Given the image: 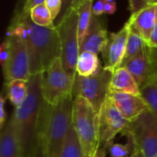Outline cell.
<instances>
[{
  "label": "cell",
  "mask_w": 157,
  "mask_h": 157,
  "mask_svg": "<svg viewBox=\"0 0 157 157\" xmlns=\"http://www.w3.org/2000/svg\"><path fill=\"white\" fill-rule=\"evenodd\" d=\"M6 36H16L25 41L31 75L45 72L54 60L61 57L56 26H39L31 20L29 14L17 13L6 30Z\"/></svg>",
  "instance_id": "obj_1"
},
{
  "label": "cell",
  "mask_w": 157,
  "mask_h": 157,
  "mask_svg": "<svg viewBox=\"0 0 157 157\" xmlns=\"http://www.w3.org/2000/svg\"><path fill=\"white\" fill-rule=\"evenodd\" d=\"M42 73L31 75L29 79V95L26 101L15 108L11 117L15 122L24 157H39L41 150L39 132L44 99L41 91Z\"/></svg>",
  "instance_id": "obj_2"
},
{
  "label": "cell",
  "mask_w": 157,
  "mask_h": 157,
  "mask_svg": "<svg viewBox=\"0 0 157 157\" xmlns=\"http://www.w3.org/2000/svg\"><path fill=\"white\" fill-rule=\"evenodd\" d=\"M74 97L56 105L45 101L42 106L39 142L40 150L48 157H59L73 119Z\"/></svg>",
  "instance_id": "obj_3"
},
{
  "label": "cell",
  "mask_w": 157,
  "mask_h": 157,
  "mask_svg": "<svg viewBox=\"0 0 157 157\" xmlns=\"http://www.w3.org/2000/svg\"><path fill=\"white\" fill-rule=\"evenodd\" d=\"M72 125L79 140L83 157H95L101 147L99 114L82 97L74 98Z\"/></svg>",
  "instance_id": "obj_4"
},
{
  "label": "cell",
  "mask_w": 157,
  "mask_h": 157,
  "mask_svg": "<svg viewBox=\"0 0 157 157\" xmlns=\"http://www.w3.org/2000/svg\"><path fill=\"white\" fill-rule=\"evenodd\" d=\"M61 44V61L64 70L72 76L76 75V64L80 54L78 40V10L71 9L55 25Z\"/></svg>",
  "instance_id": "obj_5"
},
{
  "label": "cell",
  "mask_w": 157,
  "mask_h": 157,
  "mask_svg": "<svg viewBox=\"0 0 157 157\" xmlns=\"http://www.w3.org/2000/svg\"><path fill=\"white\" fill-rule=\"evenodd\" d=\"M113 72L104 67L91 76H80L77 74L75 75L73 97H82L86 98L99 114L101 108L109 95L110 82Z\"/></svg>",
  "instance_id": "obj_6"
},
{
  "label": "cell",
  "mask_w": 157,
  "mask_h": 157,
  "mask_svg": "<svg viewBox=\"0 0 157 157\" xmlns=\"http://www.w3.org/2000/svg\"><path fill=\"white\" fill-rule=\"evenodd\" d=\"M121 134L131 138L144 157H157V119L150 109L130 121Z\"/></svg>",
  "instance_id": "obj_7"
},
{
  "label": "cell",
  "mask_w": 157,
  "mask_h": 157,
  "mask_svg": "<svg viewBox=\"0 0 157 157\" xmlns=\"http://www.w3.org/2000/svg\"><path fill=\"white\" fill-rule=\"evenodd\" d=\"M75 77L63 68L61 58H57L51 66L42 73L41 91L44 101L49 105H56L73 97Z\"/></svg>",
  "instance_id": "obj_8"
},
{
  "label": "cell",
  "mask_w": 157,
  "mask_h": 157,
  "mask_svg": "<svg viewBox=\"0 0 157 157\" xmlns=\"http://www.w3.org/2000/svg\"><path fill=\"white\" fill-rule=\"evenodd\" d=\"M129 122L109 97H108L99 112V140L101 147L108 149L114 144L116 136L125 130Z\"/></svg>",
  "instance_id": "obj_9"
},
{
  "label": "cell",
  "mask_w": 157,
  "mask_h": 157,
  "mask_svg": "<svg viewBox=\"0 0 157 157\" xmlns=\"http://www.w3.org/2000/svg\"><path fill=\"white\" fill-rule=\"evenodd\" d=\"M10 41V57L6 69L3 71L5 83L16 79L29 81L30 78L29 56L27 45L23 40L16 36H6Z\"/></svg>",
  "instance_id": "obj_10"
},
{
  "label": "cell",
  "mask_w": 157,
  "mask_h": 157,
  "mask_svg": "<svg viewBox=\"0 0 157 157\" xmlns=\"http://www.w3.org/2000/svg\"><path fill=\"white\" fill-rule=\"evenodd\" d=\"M130 25L127 22L118 32L110 33L109 41L102 52L104 58V68L114 72L121 66L130 34Z\"/></svg>",
  "instance_id": "obj_11"
},
{
  "label": "cell",
  "mask_w": 157,
  "mask_h": 157,
  "mask_svg": "<svg viewBox=\"0 0 157 157\" xmlns=\"http://www.w3.org/2000/svg\"><path fill=\"white\" fill-rule=\"evenodd\" d=\"M109 97L129 121L137 119L144 111L149 109L142 95L136 96L127 93L109 92Z\"/></svg>",
  "instance_id": "obj_12"
},
{
  "label": "cell",
  "mask_w": 157,
  "mask_h": 157,
  "mask_svg": "<svg viewBox=\"0 0 157 157\" xmlns=\"http://www.w3.org/2000/svg\"><path fill=\"white\" fill-rule=\"evenodd\" d=\"M109 41L108 31L104 23L98 17L94 16L86 35L80 43L81 52H91L96 54L102 53Z\"/></svg>",
  "instance_id": "obj_13"
},
{
  "label": "cell",
  "mask_w": 157,
  "mask_h": 157,
  "mask_svg": "<svg viewBox=\"0 0 157 157\" xmlns=\"http://www.w3.org/2000/svg\"><path fill=\"white\" fill-rule=\"evenodd\" d=\"M156 21L157 5H149L141 11L131 15L128 23L131 30L140 35L146 42H148Z\"/></svg>",
  "instance_id": "obj_14"
},
{
  "label": "cell",
  "mask_w": 157,
  "mask_h": 157,
  "mask_svg": "<svg viewBox=\"0 0 157 157\" xmlns=\"http://www.w3.org/2000/svg\"><path fill=\"white\" fill-rule=\"evenodd\" d=\"M122 67H125L132 74L140 88L149 81L154 75V70L150 57V47L148 44L141 53L130 60Z\"/></svg>",
  "instance_id": "obj_15"
},
{
  "label": "cell",
  "mask_w": 157,
  "mask_h": 157,
  "mask_svg": "<svg viewBox=\"0 0 157 157\" xmlns=\"http://www.w3.org/2000/svg\"><path fill=\"white\" fill-rule=\"evenodd\" d=\"M0 157H24L18 133L11 116L1 130Z\"/></svg>",
  "instance_id": "obj_16"
},
{
  "label": "cell",
  "mask_w": 157,
  "mask_h": 157,
  "mask_svg": "<svg viewBox=\"0 0 157 157\" xmlns=\"http://www.w3.org/2000/svg\"><path fill=\"white\" fill-rule=\"evenodd\" d=\"M110 92L141 96V88L139 85L125 67H120L113 72L110 82Z\"/></svg>",
  "instance_id": "obj_17"
},
{
  "label": "cell",
  "mask_w": 157,
  "mask_h": 157,
  "mask_svg": "<svg viewBox=\"0 0 157 157\" xmlns=\"http://www.w3.org/2000/svg\"><path fill=\"white\" fill-rule=\"evenodd\" d=\"M98 54L91 52H81L76 64V74L80 76H91L101 70Z\"/></svg>",
  "instance_id": "obj_18"
},
{
  "label": "cell",
  "mask_w": 157,
  "mask_h": 157,
  "mask_svg": "<svg viewBox=\"0 0 157 157\" xmlns=\"http://www.w3.org/2000/svg\"><path fill=\"white\" fill-rule=\"evenodd\" d=\"M6 98L15 108L20 107L27 99L29 95V81L16 79L5 83Z\"/></svg>",
  "instance_id": "obj_19"
},
{
  "label": "cell",
  "mask_w": 157,
  "mask_h": 157,
  "mask_svg": "<svg viewBox=\"0 0 157 157\" xmlns=\"http://www.w3.org/2000/svg\"><path fill=\"white\" fill-rule=\"evenodd\" d=\"M93 0H84L78 8V40L79 44L86 35L93 17Z\"/></svg>",
  "instance_id": "obj_20"
},
{
  "label": "cell",
  "mask_w": 157,
  "mask_h": 157,
  "mask_svg": "<svg viewBox=\"0 0 157 157\" xmlns=\"http://www.w3.org/2000/svg\"><path fill=\"white\" fill-rule=\"evenodd\" d=\"M146 46L147 42L140 35H138L132 30H130V34L127 40L126 52L121 67H122L126 63H128L130 60H132L139 53H141Z\"/></svg>",
  "instance_id": "obj_21"
},
{
  "label": "cell",
  "mask_w": 157,
  "mask_h": 157,
  "mask_svg": "<svg viewBox=\"0 0 157 157\" xmlns=\"http://www.w3.org/2000/svg\"><path fill=\"white\" fill-rule=\"evenodd\" d=\"M141 95L146 101L149 109L157 119V76L153 75L141 87Z\"/></svg>",
  "instance_id": "obj_22"
},
{
  "label": "cell",
  "mask_w": 157,
  "mask_h": 157,
  "mask_svg": "<svg viewBox=\"0 0 157 157\" xmlns=\"http://www.w3.org/2000/svg\"><path fill=\"white\" fill-rule=\"evenodd\" d=\"M59 157H83L79 140L73 125L70 128Z\"/></svg>",
  "instance_id": "obj_23"
},
{
  "label": "cell",
  "mask_w": 157,
  "mask_h": 157,
  "mask_svg": "<svg viewBox=\"0 0 157 157\" xmlns=\"http://www.w3.org/2000/svg\"><path fill=\"white\" fill-rule=\"evenodd\" d=\"M29 16L31 20L39 26H42V27L54 26L53 24L54 20L51 15V12L49 11V9L47 8L44 3L31 8V10L29 11Z\"/></svg>",
  "instance_id": "obj_24"
},
{
  "label": "cell",
  "mask_w": 157,
  "mask_h": 157,
  "mask_svg": "<svg viewBox=\"0 0 157 157\" xmlns=\"http://www.w3.org/2000/svg\"><path fill=\"white\" fill-rule=\"evenodd\" d=\"M128 142L126 144L114 143L109 148V157H130L134 151V144L131 138H127Z\"/></svg>",
  "instance_id": "obj_25"
},
{
  "label": "cell",
  "mask_w": 157,
  "mask_h": 157,
  "mask_svg": "<svg viewBox=\"0 0 157 157\" xmlns=\"http://www.w3.org/2000/svg\"><path fill=\"white\" fill-rule=\"evenodd\" d=\"M10 52H11L10 41L6 37V40L1 43V46H0V63H1L3 71L6 69V64L8 63L9 57H10Z\"/></svg>",
  "instance_id": "obj_26"
},
{
  "label": "cell",
  "mask_w": 157,
  "mask_h": 157,
  "mask_svg": "<svg viewBox=\"0 0 157 157\" xmlns=\"http://www.w3.org/2000/svg\"><path fill=\"white\" fill-rule=\"evenodd\" d=\"M44 4L51 12L53 20H55L62 10V0H45Z\"/></svg>",
  "instance_id": "obj_27"
},
{
  "label": "cell",
  "mask_w": 157,
  "mask_h": 157,
  "mask_svg": "<svg viewBox=\"0 0 157 157\" xmlns=\"http://www.w3.org/2000/svg\"><path fill=\"white\" fill-rule=\"evenodd\" d=\"M150 5V0H129V9L132 14H135Z\"/></svg>",
  "instance_id": "obj_28"
},
{
  "label": "cell",
  "mask_w": 157,
  "mask_h": 157,
  "mask_svg": "<svg viewBox=\"0 0 157 157\" xmlns=\"http://www.w3.org/2000/svg\"><path fill=\"white\" fill-rule=\"evenodd\" d=\"M6 96L1 95L0 97V130H3L6 123L7 122V114L6 110Z\"/></svg>",
  "instance_id": "obj_29"
},
{
  "label": "cell",
  "mask_w": 157,
  "mask_h": 157,
  "mask_svg": "<svg viewBox=\"0 0 157 157\" xmlns=\"http://www.w3.org/2000/svg\"><path fill=\"white\" fill-rule=\"evenodd\" d=\"M45 0H25L20 12L23 14H29V11L31 10V8H33L34 6L38 5L43 4Z\"/></svg>",
  "instance_id": "obj_30"
},
{
  "label": "cell",
  "mask_w": 157,
  "mask_h": 157,
  "mask_svg": "<svg viewBox=\"0 0 157 157\" xmlns=\"http://www.w3.org/2000/svg\"><path fill=\"white\" fill-rule=\"evenodd\" d=\"M73 1H74V0H62V10H61V13H60L59 17H57V18H58L57 24H58V23L63 19V17L71 10Z\"/></svg>",
  "instance_id": "obj_31"
},
{
  "label": "cell",
  "mask_w": 157,
  "mask_h": 157,
  "mask_svg": "<svg viewBox=\"0 0 157 157\" xmlns=\"http://www.w3.org/2000/svg\"><path fill=\"white\" fill-rule=\"evenodd\" d=\"M106 0H98L95 5H93L92 12L94 16L99 17L104 14V6H105Z\"/></svg>",
  "instance_id": "obj_32"
},
{
  "label": "cell",
  "mask_w": 157,
  "mask_h": 157,
  "mask_svg": "<svg viewBox=\"0 0 157 157\" xmlns=\"http://www.w3.org/2000/svg\"><path fill=\"white\" fill-rule=\"evenodd\" d=\"M150 57L154 70V75L157 76V47H150Z\"/></svg>",
  "instance_id": "obj_33"
},
{
  "label": "cell",
  "mask_w": 157,
  "mask_h": 157,
  "mask_svg": "<svg viewBox=\"0 0 157 157\" xmlns=\"http://www.w3.org/2000/svg\"><path fill=\"white\" fill-rule=\"evenodd\" d=\"M149 47H157V21L155 23V26L154 28V30L151 34L150 40L147 42Z\"/></svg>",
  "instance_id": "obj_34"
},
{
  "label": "cell",
  "mask_w": 157,
  "mask_h": 157,
  "mask_svg": "<svg viewBox=\"0 0 157 157\" xmlns=\"http://www.w3.org/2000/svg\"><path fill=\"white\" fill-rule=\"evenodd\" d=\"M116 2L114 3H111V2H106L105 3V6H104V14H109V15H111V14H114L115 11H116Z\"/></svg>",
  "instance_id": "obj_35"
},
{
  "label": "cell",
  "mask_w": 157,
  "mask_h": 157,
  "mask_svg": "<svg viewBox=\"0 0 157 157\" xmlns=\"http://www.w3.org/2000/svg\"><path fill=\"white\" fill-rule=\"evenodd\" d=\"M84 2V0H74L73 4H72V7L71 9H75V10H78V8L80 7L81 4Z\"/></svg>",
  "instance_id": "obj_36"
},
{
  "label": "cell",
  "mask_w": 157,
  "mask_h": 157,
  "mask_svg": "<svg viewBox=\"0 0 157 157\" xmlns=\"http://www.w3.org/2000/svg\"><path fill=\"white\" fill-rule=\"evenodd\" d=\"M106 151H107L106 148L100 147V148L98 149L97 155H95V157H106Z\"/></svg>",
  "instance_id": "obj_37"
},
{
  "label": "cell",
  "mask_w": 157,
  "mask_h": 157,
  "mask_svg": "<svg viewBox=\"0 0 157 157\" xmlns=\"http://www.w3.org/2000/svg\"><path fill=\"white\" fill-rule=\"evenodd\" d=\"M130 157H144V156L143 155V154H142L138 149L134 148V151L132 152V154L131 155V156Z\"/></svg>",
  "instance_id": "obj_38"
},
{
  "label": "cell",
  "mask_w": 157,
  "mask_h": 157,
  "mask_svg": "<svg viewBox=\"0 0 157 157\" xmlns=\"http://www.w3.org/2000/svg\"><path fill=\"white\" fill-rule=\"evenodd\" d=\"M150 5H157V0H150Z\"/></svg>",
  "instance_id": "obj_39"
},
{
  "label": "cell",
  "mask_w": 157,
  "mask_h": 157,
  "mask_svg": "<svg viewBox=\"0 0 157 157\" xmlns=\"http://www.w3.org/2000/svg\"><path fill=\"white\" fill-rule=\"evenodd\" d=\"M39 157H48V156H47V155H46L42 151H41V152H40V155H39Z\"/></svg>",
  "instance_id": "obj_40"
},
{
  "label": "cell",
  "mask_w": 157,
  "mask_h": 157,
  "mask_svg": "<svg viewBox=\"0 0 157 157\" xmlns=\"http://www.w3.org/2000/svg\"><path fill=\"white\" fill-rule=\"evenodd\" d=\"M106 2H111V3H114V2H116L115 0H106Z\"/></svg>",
  "instance_id": "obj_41"
}]
</instances>
